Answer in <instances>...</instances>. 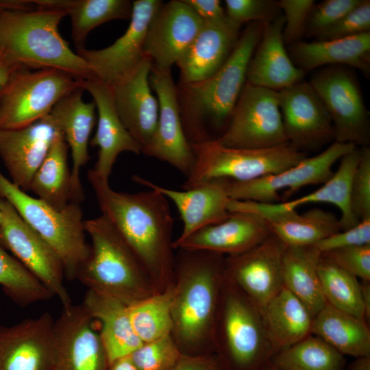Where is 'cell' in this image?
I'll use <instances>...</instances> for the list:
<instances>
[{
    "mask_svg": "<svg viewBox=\"0 0 370 370\" xmlns=\"http://www.w3.org/2000/svg\"><path fill=\"white\" fill-rule=\"evenodd\" d=\"M88 180L101 215L121 236L158 291L173 282V219L167 198L152 189L117 192L90 169Z\"/></svg>",
    "mask_w": 370,
    "mask_h": 370,
    "instance_id": "cell-1",
    "label": "cell"
},
{
    "mask_svg": "<svg viewBox=\"0 0 370 370\" xmlns=\"http://www.w3.org/2000/svg\"><path fill=\"white\" fill-rule=\"evenodd\" d=\"M177 250L171 335L182 355L214 354V332L225 282V256L202 250Z\"/></svg>",
    "mask_w": 370,
    "mask_h": 370,
    "instance_id": "cell-2",
    "label": "cell"
},
{
    "mask_svg": "<svg viewBox=\"0 0 370 370\" xmlns=\"http://www.w3.org/2000/svg\"><path fill=\"white\" fill-rule=\"evenodd\" d=\"M64 11L32 1H0V56L32 69H55L78 79L91 77L85 61L59 32Z\"/></svg>",
    "mask_w": 370,
    "mask_h": 370,
    "instance_id": "cell-3",
    "label": "cell"
},
{
    "mask_svg": "<svg viewBox=\"0 0 370 370\" xmlns=\"http://www.w3.org/2000/svg\"><path fill=\"white\" fill-rule=\"evenodd\" d=\"M262 27L261 22L250 23L214 74L199 82L177 86L182 123L190 145L212 140L210 128L226 127L246 83L249 63Z\"/></svg>",
    "mask_w": 370,
    "mask_h": 370,
    "instance_id": "cell-4",
    "label": "cell"
},
{
    "mask_svg": "<svg viewBox=\"0 0 370 370\" xmlns=\"http://www.w3.org/2000/svg\"><path fill=\"white\" fill-rule=\"evenodd\" d=\"M84 228L91 243L76 279L88 289L113 296L127 306L160 292L105 217L84 221Z\"/></svg>",
    "mask_w": 370,
    "mask_h": 370,
    "instance_id": "cell-5",
    "label": "cell"
},
{
    "mask_svg": "<svg viewBox=\"0 0 370 370\" xmlns=\"http://www.w3.org/2000/svg\"><path fill=\"white\" fill-rule=\"evenodd\" d=\"M214 344L224 370H261L274 354L262 312L225 277Z\"/></svg>",
    "mask_w": 370,
    "mask_h": 370,
    "instance_id": "cell-6",
    "label": "cell"
},
{
    "mask_svg": "<svg viewBox=\"0 0 370 370\" xmlns=\"http://www.w3.org/2000/svg\"><path fill=\"white\" fill-rule=\"evenodd\" d=\"M0 197L8 201L21 217L60 257L65 277L76 279L77 271L87 258L90 244L86 240L79 203L71 201L58 209L34 197L13 184L0 171Z\"/></svg>",
    "mask_w": 370,
    "mask_h": 370,
    "instance_id": "cell-7",
    "label": "cell"
},
{
    "mask_svg": "<svg viewBox=\"0 0 370 370\" xmlns=\"http://www.w3.org/2000/svg\"><path fill=\"white\" fill-rule=\"evenodd\" d=\"M191 147L195 163L182 185L184 190L215 180H254L280 173L306 157L289 143L263 149H238L208 140Z\"/></svg>",
    "mask_w": 370,
    "mask_h": 370,
    "instance_id": "cell-8",
    "label": "cell"
},
{
    "mask_svg": "<svg viewBox=\"0 0 370 370\" xmlns=\"http://www.w3.org/2000/svg\"><path fill=\"white\" fill-rule=\"evenodd\" d=\"M81 79L55 69L19 66L0 88V131L21 128L47 116Z\"/></svg>",
    "mask_w": 370,
    "mask_h": 370,
    "instance_id": "cell-9",
    "label": "cell"
},
{
    "mask_svg": "<svg viewBox=\"0 0 370 370\" xmlns=\"http://www.w3.org/2000/svg\"><path fill=\"white\" fill-rule=\"evenodd\" d=\"M214 140L238 149H263L288 143L278 91L246 82L226 127Z\"/></svg>",
    "mask_w": 370,
    "mask_h": 370,
    "instance_id": "cell-10",
    "label": "cell"
},
{
    "mask_svg": "<svg viewBox=\"0 0 370 370\" xmlns=\"http://www.w3.org/2000/svg\"><path fill=\"white\" fill-rule=\"evenodd\" d=\"M351 69L341 65L325 66L312 75L309 83L330 114L334 141L365 147L370 140L369 113Z\"/></svg>",
    "mask_w": 370,
    "mask_h": 370,
    "instance_id": "cell-11",
    "label": "cell"
},
{
    "mask_svg": "<svg viewBox=\"0 0 370 370\" xmlns=\"http://www.w3.org/2000/svg\"><path fill=\"white\" fill-rule=\"evenodd\" d=\"M356 146L334 141L317 155L306 157L295 166L280 173L247 182L223 180L229 197L234 200L262 204L280 202L300 188L323 184L333 175L332 166L345 154Z\"/></svg>",
    "mask_w": 370,
    "mask_h": 370,
    "instance_id": "cell-12",
    "label": "cell"
},
{
    "mask_svg": "<svg viewBox=\"0 0 370 370\" xmlns=\"http://www.w3.org/2000/svg\"><path fill=\"white\" fill-rule=\"evenodd\" d=\"M0 245L29 270L62 306L71 304L64 286L62 262L51 247L21 217L14 208L0 197Z\"/></svg>",
    "mask_w": 370,
    "mask_h": 370,
    "instance_id": "cell-13",
    "label": "cell"
},
{
    "mask_svg": "<svg viewBox=\"0 0 370 370\" xmlns=\"http://www.w3.org/2000/svg\"><path fill=\"white\" fill-rule=\"evenodd\" d=\"M162 3L160 0L133 1L129 26L114 43L98 50L76 49L91 77L112 88L134 72L145 56L143 45L149 23Z\"/></svg>",
    "mask_w": 370,
    "mask_h": 370,
    "instance_id": "cell-14",
    "label": "cell"
},
{
    "mask_svg": "<svg viewBox=\"0 0 370 370\" xmlns=\"http://www.w3.org/2000/svg\"><path fill=\"white\" fill-rule=\"evenodd\" d=\"M149 82L158 101L159 115L156 132L141 153L170 164L187 177L194 166L195 154L183 128L171 69L152 65Z\"/></svg>",
    "mask_w": 370,
    "mask_h": 370,
    "instance_id": "cell-15",
    "label": "cell"
},
{
    "mask_svg": "<svg viewBox=\"0 0 370 370\" xmlns=\"http://www.w3.org/2000/svg\"><path fill=\"white\" fill-rule=\"evenodd\" d=\"M286 245L271 233L242 254L225 256V279L237 287L262 312L284 287L282 260Z\"/></svg>",
    "mask_w": 370,
    "mask_h": 370,
    "instance_id": "cell-16",
    "label": "cell"
},
{
    "mask_svg": "<svg viewBox=\"0 0 370 370\" xmlns=\"http://www.w3.org/2000/svg\"><path fill=\"white\" fill-rule=\"evenodd\" d=\"M278 95L289 143L304 152L334 141L330 114L309 82L302 80Z\"/></svg>",
    "mask_w": 370,
    "mask_h": 370,
    "instance_id": "cell-17",
    "label": "cell"
},
{
    "mask_svg": "<svg viewBox=\"0 0 370 370\" xmlns=\"http://www.w3.org/2000/svg\"><path fill=\"white\" fill-rule=\"evenodd\" d=\"M95 321L82 304L62 306L54 322L56 370H108L107 354Z\"/></svg>",
    "mask_w": 370,
    "mask_h": 370,
    "instance_id": "cell-18",
    "label": "cell"
},
{
    "mask_svg": "<svg viewBox=\"0 0 370 370\" xmlns=\"http://www.w3.org/2000/svg\"><path fill=\"white\" fill-rule=\"evenodd\" d=\"M54 322L46 312L0 325V370H56Z\"/></svg>",
    "mask_w": 370,
    "mask_h": 370,
    "instance_id": "cell-19",
    "label": "cell"
},
{
    "mask_svg": "<svg viewBox=\"0 0 370 370\" xmlns=\"http://www.w3.org/2000/svg\"><path fill=\"white\" fill-rule=\"evenodd\" d=\"M203 22L184 0L162 2L149 23L144 56L156 68L171 69L193 42Z\"/></svg>",
    "mask_w": 370,
    "mask_h": 370,
    "instance_id": "cell-20",
    "label": "cell"
},
{
    "mask_svg": "<svg viewBox=\"0 0 370 370\" xmlns=\"http://www.w3.org/2000/svg\"><path fill=\"white\" fill-rule=\"evenodd\" d=\"M360 157L358 147L345 154L340 159L337 170L331 177L317 190L303 197L288 201L262 204L250 201H234L232 208L234 212L258 214L263 219L297 210L301 206L328 203L334 205L341 212L339 221L341 231L357 225L360 221L352 212L350 202V190L352 178Z\"/></svg>",
    "mask_w": 370,
    "mask_h": 370,
    "instance_id": "cell-21",
    "label": "cell"
},
{
    "mask_svg": "<svg viewBox=\"0 0 370 370\" xmlns=\"http://www.w3.org/2000/svg\"><path fill=\"white\" fill-rule=\"evenodd\" d=\"M81 85L92 97L97 110V131L90 145L98 147L97 160L91 171L109 181L113 166L120 153H141L140 146L132 138L121 120L114 101L112 88L98 79H81Z\"/></svg>",
    "mask_w": 370,
    "mask_h": 370,
    "instance_id": "cell-22",
    "label": "cell"
},
{
    "mask_svg": "<svg viewBox=\"0 0 370 370\" xmlns=\"http://www.w3.org/2000/svg\"><path fill=\"white\" fill-rule=\"evenodd\" d=\"M241 27L226 14L204 21L197 36L176 63L180 70L179 84L199 82L214 74L234 50Z\"/></svg>",
    "mask_w": 370,
    "mask_h": 370,
    "instance_id": "cell-23",
    "label": "cell"
},
{
    "mask_svg": "<svg viewBox=\"0 0 370 370\" xmlns=\"http://www.w3.org/2000/svg\"><path fill=\"white\" fill-rule=\"evenodd\" d=\"M59 131L49 114L27 126L0 131V158L10 181L25 192Z\"/></svg>",
    "mask_w": 370,
    "mask_h": 370,
    "instance_id": "cell-24",
    "label": "cell"
},
{
    "mask_svg": "<svg viewBox=\"0 0 370 370\" xmlns=\"http://www.w3.org/2000/svg\"><path fill=\"white\" fill-rule=\"evenodd\" d=\"M132 180L149 189L155 190L175 205L183 229L173 241V248L190 235L206 226L217 224L230 215L227 206L230 198L223 180H215L184 190H175L158 186L137 175Z\"/></svg>",
    "mask_w": 370,
    "mask_h": 370,
    "instance_id": "cell-25",
    "label": "cell"
},
{
    "mask_svg": "<svg viewBox=\"0 0 370 370\" xmlns=\"http://www.w3.org/2000/svg\"><path fill=\"white\" fill-rule=\"evenodd\" d=\"M151 68V60L145 56L130 75L110 87L118 114L141 151L153 137L159 115L149 82Z\"/></svg>",
    "mask_w": 370,
    "mask_h": 370,
    "instance_id": "cell-26",
    "label": "cell"
},
{
    "mask_svg": "<svg viewBox=\"0 0 370 370\" xmlns=\"http://www.w3.org/2000/svg\"><path fill=\"white\" fill-rule=\"evenodd\" d=\"M271 231L258 214L230 212L221 223L201 228L180 243L175 249L202 250L234 256L245 252L264 241Z\"/></svg>",
    "mask_w": 370,
    "mask_h": 370,
    "instance_id": "cell-27",
    "label": "cell"
},
{
    "mask_svg": "<svg viewBox=\"0 0 370 370\" xmlns=\"http://www.w3.org/2000/svg\"><path fill=\"white\" fill-rule=\"evenodd\" d=\"M84 90L82 87L79 88L65 95L49 114L71 149V201L78 203L84 198L80 171L90 159L88 146L96 121L95 104L94 101L86 103L83 100Z\"/></svg>",
    "mask_w": 370,
    "mask_h": 370,
    "instance_id": "cell-28",
    "label": "cell"
},
{
    "mask_svg": "<svg viewBox=\"0 0 370 370\" xmlns=\"http://www.w3.org/2000/svg\"><path fill=\"white\" fill-rule=\"evenodd\" d=\"M284 24L282 14L263 23L261 38L249 63L247 83L279 91L304 80L306 73L295 65L285 48Z\"/></svg>",
    "mask_w": 370,
    "mask_h": 370,
    "instance_id": "cell-29",
    "label": "cell"
},
{
    "mask_svg": "<svg viewBox=\"0 0 370 370\" xmlns=\"http://www.w3.org/2000/svg\"><path fill=\"white\" fill-rule=\"evenodd\" d=\"M289 56L306 73L317 68L341 65L370 74V32L353 36L289 45Z\"/></svg>",
    "mask_w": 370,
    "mask_h": 370,
    "instance_id": "cell-30",
    "label": "cell"
},
{
    "mask_svg": "<svg viewBox=\"0 0 370 370\" xmlns=\"http://www.w3.org/2000/svg\"><path fill=\"white\" fill-rule=\"evenodd\" d=\"M82 306L100 323L99 335L109 365L130 356L143 342L136 334L129 315L128 306L119 299L88 289Z\"/></svg>",
    "mask_w": 370,
    "mask_h": 370,
    "instance_id": "cell-31",
    "label": "cell"
},
{
    "mask_svg": "<svg viewBox=\"0 0 370 370\" xmlns=\"http://www.w3.org/2000/svg\"><path fill=\"white\" fill-rule=\"evenodd\" d=\"M262 316L274 354L311 334L312 314L284 286L267 304Z\"/></svg>",
    "mask_w": 370,
    "mask_h": 370,
    "instance_id": "cell-32",
    "label": "cell"
},
{
    "mask_svg": "<svg viewBox=\"0 0 370 370\" xmlns=\"http://www.w3.org/2000/svg\"><path fill=\"white\" fill-rule=\"evenodd\" d=\"M311 334L344 356H370L369 324L328 304L313 318Z\"/></svg>",
    "mask_w": 370,
    "mask_h": 370,
    "instance_id": "cell-33",
    "label": "cell"
},
{
    "mask_svg": "<svg viewBox=\"0 0 370 370\" xmlns=\"http://www.w3.org/2000/svg\"><path fill=\"white\" fill-rule=\"evenodd\" d=\"M321 252L314 246H286L282 260L284 286L297 297L314 318L327 304L318 274Z\"/></svg>",
    "mask_w": 370,
    "mask_h": 370,
    "instance_id": "cell-34",
    "label": "cell"
},
{
    "mask_svg": "<svg viewBox=\"0 0 370 370\" xmlns=\"http://www.w3.org/2000/svg\"><path fill=\"white\" fill-rule=\"evenodd\" d=\"M264 219L271 232L288 247L314 245L341 231L339 219L333 212L317 208L302 214L293 210Z\"/></svg>",
    "mask_w": 370,
    "mask_h": 370,
    "instance_id": "cell-35",
    "label": "cell"
},
{
    "mask_svg": "<svg viewBox=\"0 0 370 370\" xmlns=\"http://www.w3.org/2000/svg\"><path fill=\"white\" fill-rule=\"evenodd\" d=\"M40 6L64 11L71 20V36L76 49L84 47L88 34L97 26L116 19H130L129 0H32Z\"/></svg>",
    "mask_w": 370,
    "mask_h": 370,
    "instance_id": "cell-36",
    "label": "cell"
},
{
    "mask_svg": "<svg viewBox=\"0 0 370 370\" xmlns=\"http://www.w3.org/2000/svg\"><path fill=\"white\" fill-rule=\"evenodd\" d=\"M68 148L63 134L59 131L35 172L29 189L37 198L58 209L64 208L71 201Z\"/></svg>",
    "mask_w": 370,
    "mask_h": 370,
    "instance_id": "cell-37",
    "label": "cell"
},
{
    "mask_svg": "<svg viewBox=\"0 0 370 370\" xmlns=\"http://www.w3.org/2000/svg\"><path fill=\"white\" fill-rule=\"evenodd\" d=\"M271 362L278 370H345L346 368L345 356L312 334L275 354Z\"/></svg>",
    "mask_w": 370,
    "mask_h": 370,
    "instance_id": "cell-38",
    "label": "cell"
},
{
    "mask_svg": "<svg viewBox=\"0 0 370 370\" xmlns=\"http://www.w3.org/2000/svg\"><path fill=\"white\" fill-rule=\"evenodd\" d=\"M173 282L162 291L128 306L133 329L143 343L171 334Z\"/></svg>",
    "mask_w": 370,
    "mask_h": 370,
    "instance_id": "cell-39",
    "label": "cell"
},
{
    "mask_svg": "<svg viewBox=\"0 0 370 370\" xmlns=\"http://www.w3.org/2000/svg\"><path fill=\"white\" fill-rule=\"evenodd\" d=\"M318 274L326 303L364 320L360 282L358 278L322 254L318 263Z\"/></svg>",
    "mask_w": 370,
    "mask_h": 370,
    "instance_id": "cell-40",
    "label": "cell"
},
{
    "mask_svg": "<svg viewBox=\"0 0 370 370\" xmlns=\"http://www.w3.org/2000/svg\"><path fill=\"white\" fill-rule=\"evenodd\" d=\"M0 285L6 295L21 307L47 301L53 297L29 270L1 245Z\"/></svg>",
    "mask_w": 370,
    "mask_h": 370,
    "instance_id": "cell-41",
    "label": "cell"
},
{
    "mask_svg": "<svg viewBox=\"0 0 370 370\" xmlns=\"http://www.w3.org/2000/svg\"><path fill=\"white\" fill-rule=\"evenodd\" d=\"M181 356L171 334L143 343L129 356L138 370H171Z\"/></svg>",
    "mask_w": 370,
    "mask_h": 370,
    "instance_id": "cell-42",
    "label": "cell"
},
{
    "mask_svg": "<svg viewBox=\"0 0 370 370\" xmlns=\"http://www.w3.org/2000/svg\"><path fill=\"white\" fill-rule=\"evenodd\" d=\"M361 0H325L314 5L308 17L306 34L316 38L335 25Z\"/></svg>",
    "mask_w": 370,
    "mask_h": 370,
    "instance_id": "cell-43",
    "label": "cell"
},
{
    "mask_svg": "<svg viewBox=\"0 0 370 370\" xmlns=\"http://www.w3.org/2000/svg\"><path fill=\"white\" fill-rule=\"evenodd\" d=\"M353 213L360 221L370 218V148L362 147L359 162L354 172L350 190Z\"/></svg>",
    "mask_w": 370,
    "mask_h": 370,
    "instance_id": "cell-44",
    "label": "cell"
},
{
    "mask_svg": "<svg viewBox=\"0 0 370 370\" xmlns=\"http://www.w3.org/2000/svg\"><path fill=\"white\" fill-rule=\"evenodd\" d=\"M225 4L226 16L240 25L248 22L267 23L279 15L276 1L226 0Z\"/></svg>",
    "mask_w": 370,
    "mask_h": 370,
    "instance_id": "cell-45",
    "label": "cell"
},
{
    "mask_svg": "<svg viewBox=\"0 0 370 370\" xmlns=\"http://www.w3.org/2000/svg\"><path fill=\"white\" fill-rule=\"evenodd\" d=\"M277 5L284 12V42L291 45L301 40L306 34L307 21L315 5L314 0H280Z\"/></svg>",
    "mask_w": 370,
    "mask_h": 370,
    "instance_id": "cell-46",
    "label": "cell"
},
{
    "mask_svg": "<svg viewBox=\"0 0 370 370\" xmlns=\"http://www.w3.org/2000/svg\"><path fill=\"white\" fill-rule=\"evenodd\" d=\"M321 254L362 281H370V244L335 249Z\"/></svg>",
    "mask_w": 370,
    "mask_h": 370,
    "instance_id": "cell-47",
    "label": "cell"
},
{
    "mask_svg": "<svg viewBox=\"0 0 370 370\" xmlns=\"http://www.w3.org/2000/svg\"><path fill=\"white\" fill-rule=\"evenodd\" d=\"M367 32H370V1L361 0L358 5L317 37V40L343 38Z\"/></svg>",
    "mask_w": 370,
    "mask_h": 370,
    "instance_id": "cell-48",
    "label": "cell"
},
{
    "mask_svg": "<svg viewBox=\"0 0 370 370\" xmlns=\"http://www.w3.org/2000/svg\"><path fill=\"white\" fill-rule=\"evenodd\" d=\"M368 244H370V218L360 221L351 228L334 234L314 246L321 253H324L335 249Z\"/></svg>",
    "mask_w": 370,
    "mask_h": 370,
    "instance_id": "cell-49",
    "label": "cell"
},
{
    "mask_svg": "<svg viewBox=\"0 0 370 370\" xmlns=\"http://www.w3.org/2000/svg\"><path fill=\"white\" fill-rule=\"evenodd\" d=\"M171 370H224L215 354L202 356L182 355Z\"/></svg>",
    "mask_w": 370,
    "mask_h": 370,
    "instance_id": "cell-50",
    "label": "cell"
},
{
    "mask_svg": "<svg viewBox=\"0 0 370 370\" xmlns=\"http://www.w3.org/2000/svg\"><path fill=\"white\" fill-rule=\"evenodd\" d=\"M203 20L217 19L225 16V12L219 0H184Z\"/></svg>",
    "mask_w": 370,
    "mask_h": 370,
    "instance_id": "cell-51",
    "label": "cell"
},
{
    "mask_svg": "<svg viewBox=\"0 0 370 370\" xmlns=\"http://www.w3.org/2000/svg\"><path fill=\"white\" fill-rule=\"evenodd\" d=\"M361 298L363 306L364 320L370 323V281L360 282Z\"/></svg>",
    "mask_w": 370,
    "mask_h": 370,
    "instance_id": "cell-52",
    "label": "cell"
},
{
    "mask_svg": "<svg viewBox=\"0 0 370 370\" xmlns=\"http://www.w3.org/2000/svg\"><path fill=\"white\" fill-rule=\"evenodd\" d=\"M19 66L0 58V88L5 84L12 72Z\"/></svg>",
    "mask_w": 370,
    "mask_h": 370,
    "instance_id": "cell-53",
    "label": "cell"
},
{
    "mask_svg": "<svg viewBox=\"0 0 370 370\" xmlns=\"http://www.w3.org/2000/svg\"><path fill=\"white\" fill-rule=\"evenodd\" d=\"M108 370H138L129 356L119 358L109 365Z\"/></svg>",
    "mask_w": 370,
    "mask_h": 370,
    "instance_id": "cell-54",
    "label": "cell"
},
{
    "mask_svg": "<svg viewBox=\"0 0 370 370\" xmlns=\"http://www.w3.org/2000/svg\"><path fill=\"white\" fill-rule=\"evenodd\" d=\"M345 370H370V356L356 358Z\"/></svg>",
    "mask_w": 370,
    "mask_h": 370,
    "instance_id": "cell-55",
    "label": "cell"
},
{
    "mask_svg": "<svg viewBox=\"0 0 370 370\" xmlns=\"http://www.w3.org/2000/svg\"><path fill=\"white\" fill-rule=\"evenodd\" d=\"M261 370H278L270 361H269Z\"/></svg>",
    "mask_w": 370,
    "mask_h": 370,
    "instance_id": "cell-56",
    "label": "cell"
},
{
    "mask_svg": "<svg viewBox=\"0 0 370 370\" xmlns=\"http://www.w3.org/2000/svg\"><path fill=\"white\" fill-rule=\"evenodd\" d=\"M1 210H0V225H1Z\"/></svg>",
    "mask_w": 370,
    "mask_h": 370,
    "instance_id": "cell-57",
    "label": "cell"
},
{
    "mask_svg": "<svg viewBox=\"0 0 370 370\" xmlns=\"http://www.w3.org/2000/svg\"><path fill=\"white\" fill-rule=\"evenodd\" d=\"M0 58H1V56H0Z\"/></svg>",
    "mask_w": 370,
    "mask_h": 370,
    "instance_id": "cell-58",
    "label": "cell"
}]
</instances>
